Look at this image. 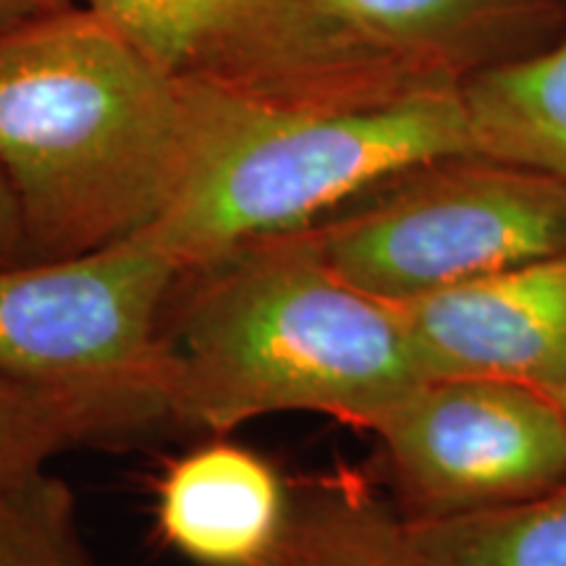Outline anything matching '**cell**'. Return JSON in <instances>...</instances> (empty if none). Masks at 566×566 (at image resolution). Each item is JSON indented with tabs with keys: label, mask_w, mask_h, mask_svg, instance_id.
<instances>
[{
	"label": "cell",
	"mask_w": 566,
	"mask_h": 566,
	"mask_svg": "<svg viewBox=\"0 0 566 566\" xmlns=\"http://www.w3.org/2000/svg\"><path fill=\"white\" fill-rule=\"evenodd\" d=\"M250 566H424L407 516L363 478L336 472L289 488L273 546Z\"/></svg>",
	"instance_id": "7c38bea8"
},
{
	"label": "cell",
	"mask_w": 566,
	"mask_h": 566,
	"mask_svg": "<svg viewBox=\"0 0 566 566\" xmlns=\"http://www.w3.org/2000/svg\"><path fill=\"white\" fill-rule=\"evenodd\" d=\"M399 310L428 378H495L562 394L566 252L436 289Z\"/></svg>",
	"instance_id": "ba28073f"
},
{
	"label": "cell",
	"mask_w": 566,
	"mask_h": 566,
	"mask_svg": "<svg viewBox=\"0 0 566 566\" xmlns=\"http://www.w3.org/2000/svg\"><path fill=\"white\" fill-rule=\"evenodd\" d=\"M179 80L289 108H370L443 87L375 53L323 0H76Z\"/></svg>",
	"instance_id": "5b68a950"
},
{
	"label": "cell",
	"mask_w": 566,
	"mask_h": 566,
	"mask_svg": "<svg viewBox=\"0 0 566 566\" xmlns=\"http://www.w3.org/2000/svg\"><path fill=\"white\" fill-rule=\"evenodd\" d=\"M313 231L346 281L399 304L566 252V181L483 153L446 155L391 176Z\"/></svg>",
	"instance_id": "277c9868"
},
{
	"label": "cell",
	"mask_w": 566,
	"mask_h": 566,
	"mask_svg": "<svg viewBox=\"0 0 566 566\" xmlns=\"http://www.w3.org/2000/svg\"><path fill=\"white\" fill-rule=\"evenodd\" d=\"M55 6H63V3H71V0H53Z\"/></svg>",
	"instance_id": "d6986e66"
},
{
	"label": "cell",
	"mask_w": 566,
	"mask_h": 566,
	"mask_svg": "<svg viewBox=\"0 0 566 566\" xmlns=\"http://www.w3.org/2000/svg\"><path fill=\"white\" fill-rule=\"evenodd\" d=\"M187 160L145 237L181 273L300 231L417 163L475 153L459 84L370 108H289L184 80Z\"/></svg>",
	"instance_id": "3957f363"
},
{
	"label": "cell",
	"mask_w": 566,
	"mask_h": 566,
	"mask_svg": "<svg viewBox=\"0 0 566 566\" xmlns=\"http://www.w3.org/2000/svg\"><path fill=\"white\" fill-rule=\"evenodd\" d=\"M187 160V87L87 6L0 32V171L30 260L150 231Z\"/></svg>",
	"instance_id": "7a4b0ae2"
},
{
	"label": "cell",
	"mask_w": 566,
	"mask_h": 566,
	"mask_svg": "<svg viewBox=\"0 0 566 566\" xmlns=\"http://www.w3.org/2000/svg\"><path fill=\"white\" fill-rule=\"evenodd\" d=\"M48 9H55L53 0H0V32L11 30V27Z\"/></svg>",
	"instance_id": "e0dca14e"
},
{
	"label": "cell",
	"mask_w": 566,
	"mask_h": 566,
	"mask_svg": "<svg viewBox=\"0 0 566 566\" xmlns=\"http://www.w3.org/2000/svg\"><path fill=\"white\" fill-rule=\"evenodd\" d=\"M160 331L168 420L229 433L310 412L373 430L428 373L399 304L354 286L313 226L181 273Z\"/></svg>",
	"instance_id": "6da1fadb"
},
{
	"label": "cell",
	"mask_w": 566,
	"mask_h": 566,
	"mask_svg": "<svg viewBox=\"0 0 566 566\" xmlns=\"http://www.w3.org/2000/svg\"><path fill=\"white\" fill-rule=\"evenodd\" d=\"M166 420L153 386L42 384L0 373V491L48 470L71 449Z\"/></svg>",
	"instance_id": "8fae6325"
},
{
	"label": "cell",
	"mask_w": 566,
	"mask_h": 566,
	"mask_svg": "<svg viewBox=\"0 0 566 566\" xmlns=\"http://www.w3.org/2000/svg\"><path fill=\"white\" fill-rule=\"evenodd\" d=\"M407 527L424 566H566V483L520 504Z\"/></svg>",
	"instance_id": "5bb4252c"
},
{
	"label": "cell",
	"mask_w": 566,
	"mask_h": 566,
	"mask_svg": "<svg viewBox=\"0 0 566 566\" xmlns=\"http://www.w3.org/2000/svg\"><path fill=\"white\" fill-rule=\"evenodd\" d=\"M0 566H97L66 480L42 470L0 491Z\"/></svg>",
	"instance_id": "9a60e30c"
},
{
	"label": "cell",
	"mask_w": 566,
	"mask_h": 566,
	"mask_svg": "<svg viewBox=\"0 0 566 566\" xmlns=\"http://www.w3.org/2000/svg\"><path fill=\"white\" fill-rule=\"evenodd\" d=\"M375 53L438 84H462L562 38L566 0H323Z\"/></svg>",
	"instance_id": "9c48e42d"
},
{
	"label": "cell",
	"mask_w": 566,
	"mask_h": 566,
	"mask_svg": "<svg viewBox=\"0 0 566 566\" xmlns=\"http://www.w3.org/2000/svg\"><path fill=\"white\" fill-rule=\"evenodd\" d=\"M181 271L145 233L66 260L0 268V373L139 384L163 396L160 331Z\"/></svg>",
	"instance_id": "52a82bcc"
},
{
	"label": "cell",
	"mask_w": 566,
	"mask_h": 566,
	"mask_svg": "<svg viewBox=\"0 0 566 566\" xmlns=\"http://www.w3.org/2000/svg\"><path fill=\"white\" fill-rule=\"evenodd\" d=\"M475 153L566 181V30L551 45L459 84Z\"/></svg>",
	"instance_id": "4fadbf2b"
},
{
	"label": "cell",
	"mask_w": 566,
	"mask_h": 566,
	"mask_svg": "<svg viewBox=\"0 0 566 566\" xmlns=\"http://www.w3.org/2000/svg\"><path fill=\"white\" fill-rule=\"evenodd\" d=\"M24 260H30L24 223H21L17 197L0 171V268L24 263Z\"/></svg>",
	"instance_id": "2e32d148"
},
{
	"label": "cell",
	"mask_w": 566,
	"mask_h": 566,
	"mask_svg": "<svg viewBox=\"0 0 566 566\" xmlns=\"http://www.w3.org/2000/svg\"><path fill=\"white\" fill-rule=\"evenodd\" d=\"M373 436L407 520L537 499L566 483L558 396L495 378H428Z\"/></svg>",
	"instance_id": "8992f818"
},
{
	"label": "cell",
	"mask_w": 566,
	"mask_h": 566,
	"mask_svg": "<svg viewBox=\"0 0 566 566\" xmlns=\"http://www.w3.org/2000/svg\"><path fill=\"white\" fill-rule=\"evenodd\" d=\"M289 509L271 464L231 443L171 464L158 485V527L202 566H250L273 546Z\"/></svg>",
	"instance_id": "30bf717a"
},
{
	"label": "cell",
	"mask_w": 566,
	"mask_h": 566,
	"mask_svg": "<svg viewBox=\"0 0 566 566\" xmlns=\"http://www.w3.org/2000/svg\"><path fill=\"white\" fill-rule=\"evenodd\" d=\"M558 401H562L564 409H566V384H564V388H562V394H558Z\"/></svg>",
	"instance_id": "ac0fdd59"
}]
</instances>
